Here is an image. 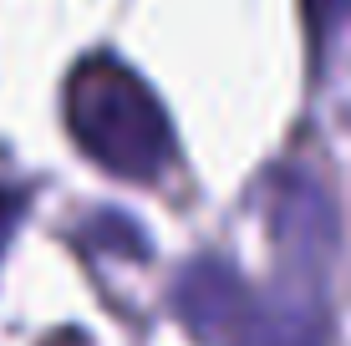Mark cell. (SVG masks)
<instances>
[{
  "label": "cell",
  "mask_w": 351,
  "mask_h": 346,
  "mask_svg": "<svg viewBox=\"0 0 351 346\" xmlns=\"http://www.w3.org/2000/svg\"><path fill=\"white\" fill-rule=\"evenodd\" d=\"M71 138L123 178H158L173 153V133L158 97L112 56H87L66 82Z\"/></svg>",
  "instance_id": "1"
},
{
  "label": "cell",
  "mask_w": 351,
  "mask_h": 346,
  "mask_svg": "<svg viewBox=\"0 0 351 346\" xmlns=\"http://www.w3.org/2000/svg\"><path fill=\"white\" fill-rule=\"evenodd\" d=\"M306 5H311V16H321V10L331 5V0H306Z\"/></svg>",
  "instance_id": "2"
}]
</instances>
